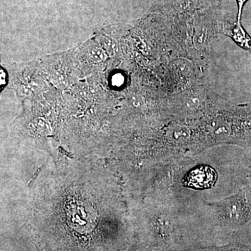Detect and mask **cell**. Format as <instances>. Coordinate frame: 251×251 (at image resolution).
Instances as JSON below:
<instances>
[{
  "mask_svg": "<svg viewBox=\"0 0 251 251\" xmlns=\"http://www.w3.org/2000/svg\"><path fill=\"white\" fill-rule=\"evenodd\" d=\"M214 205L221 219L233 226H242L251 220V190H242Z\"/></svg>",
  "mask_w": 251,
  "mask_h": 251,
  "instance_id": "obj_1",
  "label": "cell"
},
{
  "mask_svg": "<svg viewBox=\"0 0 251 251\" xmlns=\"http://www.w3.org/2000/svg\"><path fill=\"white\" fill-rule=\"evenodd\" d=\"M216 181V172L208 166H201L192 170L184 179V184L194 189L211 188Z\"/></svg>",
  "mask_w": 251,
  "mask_h": 251,
  "instance_id": "obj_2",
  "label": "cell"
},
{
  "mask_svg": "<svg viewBox=\"0 0 251 251\" xmlns=\"http://www.w3.org/2000/svg\"><path fill=\"white\" fill-rule=\"evenodd\" d=\"M222 32L225 35L231 38L239 47L251 54V37L243 27L241 22H225L223 25Z\"/></svg>",
  "mask_w": 251,
  "mask_h": 251,
  "instance_id": "obj_3",
  "label": "cell"
},
{
  "mask_svg": "<svg viewBox=\"0 0 251 251\" xmlns=\"http://www.w3.org/2000/svg\"><path fill=\"white\" fill-rule=\"evenodd\" d=\"M248 1H249V0H236L238 6L237 22H241L243 9H244V5L246 4V3H247Z\"/></svg>",
  "mask_w": 251,
  "mask_h": 251,
  "instance_id": "obj_4",
  "label": "cell"
},
{
  "mask_svg": "<svg viewBox=\"0 0 251 251\" xmlns=\"http://www.w3.org/2000/svg\"><path fill=\"white\" fill-rule=\"evenodd\" d=\"M6 80H7V74L4 68L1 67V70H0V89L1 90H4L5 85H6Z\"/></svg>",
  "mask_w": 251,
  "mask_h": 251,
  "instance_id": "obj_5",
  "label": "cell"
}]
</instances>
